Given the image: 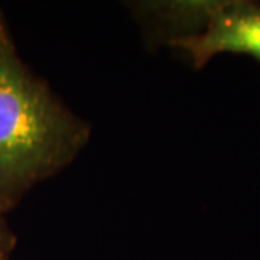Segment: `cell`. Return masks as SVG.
<instances>
[{"label":"cell","mask_w":260,"mask_h":260,"mask_svg":"<svg viewBox=\"0 0 260 260\" xmlns=\"http://www.w3.org/2000/svg\"><path fill=\"white\" fill-rule=\"evenodd\" d=\"M6 25V22H5V18H3V15L0 13V30H2V28Z\"/></svg>","instance_id":"cell-5"},{"label":"cell","mask_w":260,"mask_h":260,"mask_svg":"<svg viewBox=\"0 0 260 260\" xmlns=\"http://www.w3.org/2000/svg\"><path fill=\"white\" fill-rule=\"evenodd\" d=\"M90 126L61 102L0 30V191L12 207L38 182L68 167Z\"/></svg>","instance_id":"cell-1"},{"label":"cell","mask_w":260,"mask_h":260,"mask_svg":"<svg viewBox=\"0 0 260 260\" xmlns=\"http://www.w3.org/2000/svg\"><path fill=\"white\" fill-rule=\"evenodd\" d=\"M10 208H13L12 204L6 200V197L3 195V192L0 191V237H8V236H13V233L10 232L5 214L9 211Z\"/></svg>","instance_id":"cell-3"},{"label":"cell","mask_w":260,"mask_h":260,"mask_svg":"<svg viewBox=\"0 0 260 260\" xmlns=\"http://www.w3.org/2000/svg\"><path fill=\"white\" fill-rule=\"evenodd\" d=\"M195 68H203L218 54H242L260 62V6L250 2H208L205 19L194 34L169 38Z\"/></svg>","instance_id":"cell-2"},{"label":"cell","mask_w":260,"mask_h":260,"mask_svg":"<svg viewBox=\"0 0 260 260\" xmlns=\"http://www.w3.org/2000/svg\"><path fill=\"white\" fill-rule=\"evenodd\" d=\"M16 239L15 236L0 237V260H9V256L15 247Z\"/></svg>","instance_id":"cell-4"}]
</instances>
